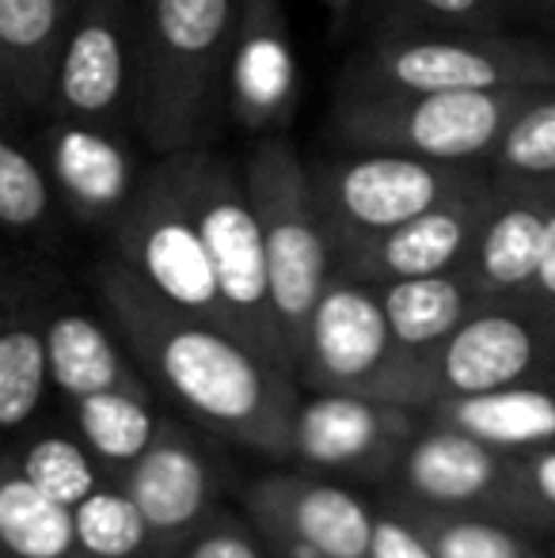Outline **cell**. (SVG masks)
<instances>
[{"mask_svg": "<svg viewBox=\"0 0 555 558\" xmlns=\"http://www.w3.org/2000/svg\"><path fill=\"white\" fill-rule=\"evenodd\" d=\"M487 160L495 186L555 198V88H536L514 111Z\"/></svg>", "mask_w": 555, "mask_h": 558, "instance_id": "obj_17", "label": "cell"}, {"mask_svg": "<svg viewBox=\"0 0 555 558\" xmlns=\"http://www.w3.org/2000/svg\"><path fill=\"white\" fill-rule=\"evenodd\" d=\"M53 209V183L43 156L15 145L0 133V225L15 232L50 221Z\"/></svg>", "mask_w": 555, "mask_h": 558, "instance_id": "obj_26", "label": "cell"}, {"mask_svg": "<svg viewBox=\"0 0 555 558\" xmlns=\"http://www.w3.org/2000/svg\"><path fill=\"white\" fill-rule=\"evenodd\" d=\"M347 76L411 92L555 88V46L503 31L393 23L365 46Z\"/></svg>", "mask_w": 555, "mask_h": 558, "instance_id": "obj_3", "label": "cell"}, {"mask_svg": "<svg viewBox=\"0 0 555 558\" xmlns=\"http://www.w3.org/2000/svg\"><path fill=\"white\" fill-rule=\"evenodd\" d=\"M46 338L35 331L0 335V429L23 426L46 388Z\"/></svg>", "mask_w": 555, "mask_h": 558, "instance_id": "obj_27", "label": "cell"}, {"mask_svg": "<svg viewBox=\"0 0 555 558\" xmlns=\"http://www.w3.org/2000/svg\"><path fill=\"white\" fill-rule=\"evenodd\" d=\"M244 0H137L134 122L153 153L198 148L225 107L232 31Z\"/></svg>", "mask_w": 555, "mask_h": 558, "instance_id": "obj_1", "label": "cell"}, {"mask_svg": "<svg viewBox=\"0 0 555 558\" xmlns=\"http://www.w3.org/2000/svg\"><path fill=\"white\" fill-rule=\"evenodd\" d=\"M81 0H0V65L20 107H46Z\"/></svg>", "mask_w": 555, "mask_h": 558, "instance_id": "obj_14", "label": "cell"}, {"mask_svg": "<svg viewBox=\"0 0 555 558\" xmlns=\"http://www.w3.org/2000/svg\"><path fill=\"white\" fill-rule=\"evenodd\" d=\"M23 478L38 486L43 494H50L61 506H81L92 494V468L84 460V452L76 445L61 441V437H46L27 452L23 460Z\"/></svg>", "mask_w": 555, "mask_h": 558, "instance_id": "obj_30", "label": "cell"}, {"mask_svg": "<svg viewBox=\"0 0 555 558\" xmlns=\"http://www.w3.org/2000/svg\"><path fill=\"white\" fill-rule=\"evenodd\" d=\"M297 529L304 544L324 558H365L373 544V524L347 490L319 486L297 506Z\"/></svg>", "mask_w": 555, "mask_h": 558, "instance_id": "obj_24", "label": "cell"}, {"mask_svg": "<svg viewBox=\"0 0 555 558\" xmlns=\"http://www.w3.org/2000/svg\"><path fill=\"white\" fill-rule=\"evenodd\" d=\"M388 331L403 345H430L437 338H449L464 324L468 289L460 278L426 274V278H400L381 296Z\"/></svg>", "mask_w": 555, "mask_h": 558, "instance_id": "obj_18", "label": "cell"}, {"mask_svg": "<svg viewBox=\"0 0 555 558\" xmlns=\"http://www.w3.org/2000/svg\"><path fill=\"white\" fill-rule=\"evenodd\" d=\"M370 555L373 558H437V555H430L408 529H400V524H393V521L373 524Z\"/></svg>", "mask_w": 555, "mask_h": 558, "instance_id": "obj_33", "label": "cell"}, {"mask_svg": "<svg viewBox=\"0 0 555 558\" xmlns=\"http://www.w3.org/2000/svg\"><path fill=\"white\" fill-rule=\"evenodd\" d=\"M81 429L107 460H134L153 441V418L114 388L81 399Z\"/></svg>", "mask_w": 555, "mask_h": 558, "instance_id": "obj_28", "label": "cell"}, {"mask_svg": "<svg viewBox=\"0 0 555 558\" xmlns=\"http://www.w3.org/2000/svg\"><path fill=\"white\" fill-rule=\"evenodd\" d=\"M73 524H76V544L99 558L134 555L148 529V521L141 517L134 498L99 494V490H92L88 498L76 506Z\"/></svg>", "mask_w": 555, "mask_h": 558, "instance_id": "obj_29", "label": "cell"}, {"mask_svg": "<svg viewBox=\"0 0 555 558\" xmlns=\"http://www.w3.org/2000/svg\"><path fill=\"white\" fill-rule=\"evenodd\" d=\"M312 171L319 214L331 235H381L430 206L480 183L475 163H442L388 148H347Z\"/></svg>", "mask_w": 555, "mask_h": 558, "instance_id": "obj_5", "label": "cell"}, {"mask_svg": "<svg viewBox=\"0 0 555 558\" xmlns=\"http://www.w3.org/2000/svg\"><path fill=\"white\" fill-rule=\"evenodd\" d=\"M533 286L555 301V206L548 214V228H544V251H541V266H536Z\"/></svg>", "mask_w": 555, "mask_h": 558, "instance_id": "obj_34", "label": "cell"}, {"mask_svg": "<svg viewBox=\"0 0 555 558\" xmlns=\"http://www.w3.org/2000/svg\"><path fill=\"white\" fill-rule=\"evenodd\" d=\"M533 331L526 319L506 316V312H483L475 319H464L449 335V345L442 353L445 380L464 396H483L514 384L533 365Z\"/></svg>", "mask_w": 555, "mask_h": 558, "instance_id": "obj_15", "label": "cell"}, {"mask_svg": "<svg viewBox=\"0 0 555 558\" xmlns=\"http://www.w3.org/2000/svg\"><path fill=\"white\" fill-rule=\"evenodd\" d=\"M309 331L319 365L342 380L370 373L393 338L381 301L358 286H324L309 316Z\"/></svg>", "mask_w": 555, "mask_h": 558, "instance_id": "obj_16", "label": "cell"}, {"mask_svg": "<svg viewBox=\"0 0 555 558\" xmlns=\"http://www.w3.org/2000/svg\"><path fill=\"white\" fill-rule=\"evenodd\" d=\"M552 206L555 198H548V194L495 186L487 214L480 221V232L472 240L475 270L491 289L533 286Z\"/></svg>", "mask_w": 555, "mask_h": 558, "instance_id": "obj_13", "label": "cell"}, {"mask_svg": "<svg viewBox=\"0 0 555 558\" xmlns=\"http://www.w3.org/2000/svg\"><path fill=\"white\" fill-rule=\"evenodd\" d=\"M183 171L202 240L214 258L221 301L237 312L275 308L267 278V243H263V225L248 183H240L232 163L217 160L206 148H183Z\"/></svg>", "mask_w": 555, "mask_h": 558, "instance_id": "obj_8", "label": "cell"}, {"mask_svg": "<svg viewBox=\"0 0 555 558\" xmlns=\"http://www.w3.org/2000/svg\"><path fill=\"white\" fill-rule=\"evenodd\" d=\"M297 107V53L281 0H244L225 69V111L240 130H281Z\"/></svg>", "mask_w": 555, "mask_h": 558, "instance_id": "obj_9", "label": "cell"}, {"mask_svg": "<svg viewBox=\"0 0 555 558\" xmlns=\"http://www.w3.org/2000/svg\"><path fill=\"white\" fill-rule=\"evenodd\" d=\"M536 486H541V494L555 506V452L544 456L541 468H536Z\"/></svg>", "mask_w": 555, "mask_h": 558, "instance_id": "obj_36", "label": "cell"}, {"mask_svg": "<svg viewBox=\"0 0 555 558\" xmlns=\"http://www.w3.org/2000/svg\"><path fill=\"white\" fill-rule=\"evenodd\" d=\"M0 544L20 558H61L76 544L73 513L31 478H8L0 483Z\"/></svg>", "mask_w": 555, "mask_h": 558, "instance_id": "obj_19", "label": "cell"}, {"mask_svg": "<svg viewBox=\"0 0 555 558\" xmlns=\"http://www.w3.org/2000/svg\"><path fill=\"white\" fill-rule=\"evenodd\" d=\"M457 414L480 441L495 445H529L555 434V399L529 388H498L483 391V396H468Z\"/></svg>", "mask_w": 555, "mask_h": 558, "instance_id": "obj_23", "label": "cell"}, {"mask_svg": "<svg viewBox=\"0 0 555 558\" xmlns=\"http://www.w3.org/2000/svg\"><path fill=\"white\" fill-rule=\"evenodd\" d=\"M437 558H518L514 539L491 524H457L442 536Z\"/></svg>", "mask_w": 555, "mask_h": 558, "instance_id": "obj_32", "label": "cell"}, {"mask_svg": "<svg viewBox=\"0 0 555 558\" xmlns=\"http://www.w3.org/2000/svg\"><path fill=\"white\" fill-rule=\"evenodd\" d=\"M396 23L415 27H468L495 31L510 12V0H381Z\"/></svg>", "mask_w": 555, "mask_h": 558, "instance_id": "obj_31", "label": "cell"}, {"mask_svg": "<svg viewBox=\"0 0 555 558\" xmlns=\"http://www.w3.org/2000/svg\"><path fill=\"white\" fill-rule=\"evenodd\" d=\"M377 418L365 403L347 396L316 399L301 414V448L319 463H342L373 445Z\"/></svg>", "mask_w": 555, "mask_h": 558, "instance_id": "obj_25", "label": "cell"}, {"mask_svg": "<svg viewBox=\"0 0 555 558\" xmlns=\"http://www.w3.org/2000/svg\"><path fill=\"white\" fill-rule=\"evenodd\" d=\"M43 163L50 183L76 214L119 217L137 194V156L119 125L53 118L43 137Z\"/></svg>", "mask_w": 555, "mask_h": 558, "instance_id": "obj_10", "label": "cell"}, {"mask_svg": "<svg viewBox=\"0 0 555 558\" xmlns=\"http://www.w3.org/2000/svg\"><path fill=\"white\" fill-rule=\"evenodd\" d=\"M46 365L61 391L84 399L114 388L119 353L104 327L88 316H58L46 331Z\"/></svg>", "mask_w": 555, "mask_h": 558, "instance_id": "obj_20", "label": "cell"}, {"mask_svg": "<svg viewBox=\"0 0 555 558\" xmlns=\"http://www.w3.org/2000/svg\"><path fill=\"white\" fill-rule=\"evenodd\" d=\"M0 104H20L15 92H12V81H8V73H4V65H0Z\"/></svg>", "mask_w": 555, "mask_h": 558, "instance_id": "obj_37", "label": "cell"}, {"mask_svg": "<svg viewBox=\"0 0 555 558\" xmlns=\"http://www.w3.org/2000/svg\"><path fill=\"white\" fill-rule=\"evenodd\" d=\"M536 4H541L544 12H552V15H555V0H536Z\"/></svg>", "mask_w": 555, "mask_h": 558, "instance_id": "obj_38", "label": "cell"}, {"mask_svg": "<svg viewBox=\"0 0 555 558\" xmlns=\"http://www.w3.org/2000/svg\"><path fill=\"white\" fill-rule=\"evenodd\" d=\"M536 88L411 92L347 76L331 104V133L347 148H388L442 163H480Z\"/></svg>", "mask_w": 555, "mask_h": 558, "instance_id": "obj_2", "label": "cell"}, {"mask_svg": "<svg viewBox=\"0 0 555 558\" xmlns=\"http://www.w3.org/2000/svg\"><path fill=\"white\" fill-rule=\"evenodd\" d=\"M126 240L145 281L176 308L206 312L221 301L217 270L186 191L183 153H168L126 206Z\"/></svg>", "mask_w": 555, "mask_h": 558, "instance_id": "obj_6", "label": "cell"}, {"mask_svg": "<svg viewBox=\"0 0 555 558\" xmlns=\"http://www.w3.org/2000/svg\"><path fill=\"white\" fill-rule=\"evenodd\" d=\"M206 498L202 463L183 448H153L134 471V501L153 529H179L198 513Z\"/></svg>", "mask_w": 555, "mask_h": 558, "instance_id": "obj_21", "label": "cell"}, {"mask_svg": "<svg viewBox=\"0 0 555 558\" xmlns=\"http://www.w3.org/2000/svg\"><path fill=\"white\" fill-rule=\"evenodd\" d=\"M491 456L472 437L437 434L426 437L411 456V483L434 501L475 498L491 483Z\"/></svg>", "mask_w": 555, "mask_h": 558, "instance_id": "obj_22", "label": "cell"}, {"mask_svg": "<svg viewBox=\"0 0 555 558\" xmlns=\"http://www.w3.org/2000/svg\"><path fill=\"white\" fill-rule=\"evenodd\" d=\"M134 84L137 0H81L53 69L46 111L73 122L119 125L126 114L134 118Z\"/></svg>", "mask_w": 555, "mask_h": 558, "instance_id": "obj_7", "label": "cell"}, {"mask_svg": "<svg viewBox=\"0 0 555 558\" xmlns=\"http://www.w3.org/2000/svg\"><path fill=\"white\" fill-rule=\"evenodd\" d=\"M160 368L186 403L221 422L248 418L263 399L255 361L206 327H176L160 345Z\"/></svg>", "mask_w": 555, "mask_h": 558, "instance_id": "obj_12", "label": "cell"}, {"mask_svg": "<svg viewBox=\"0 0 555 558\" xmlns=\"http://www.w3.org/2000/svg\"><path fill=\"white\" fill-rule=\"evenodd\" d=\"M191 558H260V555L237 536H214V539H206V544L194 547Z\"/></svg>", "mask_w": 555, "mask_h": 558, "instance_id": "obj_35", "label": "cell"}, {"mask_svg": "<svg viewBox=\"0 0 555 558\" xmlns=\"http://www.w3.org/2000/svg\"><path fill=\"white\" fill-rule=\"evenodd\" d=\"M495 183H475L453 198L430 206L426 214L388 228L381 235H365L362 263L370 274H385L388 281L400 278H426V274H445L472 251V240L480 232V221L491 206Z\"/></svg>", "mask_w": 555, "mask_h": 558, "instance_id": "obj_11", "label": "cell"}, {"mask_svg": "<svg viewBox=\"0 0 555 558\" xmlns=\"http://www.w3.org/2000/svg\"><path fill=\"white\" fill-rule=\"evenodd\" d=\"M267 243L270 304L286 324H309L327 286L331 232L319 214L312 171L286 137H267L244 168Z\"/></svg>", "mask_w": 555, "mask_h": 558, "instance_id": "obj_4", "label": "cell"}, {"mask_svg": "<svg viewBox=\"0 0 555 558\" xmlns=\"http://www.w3.org/2000/svg\"><path fill=\"white\" fill-rule=\"evenodd\" d=\"M327 4H331V8H339V12H342V8H347L350 0H327Z\"/></svg>", "mask_w": 555, "mask_h": 558, "instance_id": "obj_39", "label": "cell"}]
</instances>
